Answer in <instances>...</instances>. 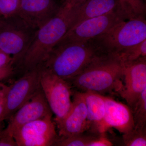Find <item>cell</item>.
Listing matches in <instances>:
<instances>
[{
  "mask_svg": "<svg viewBox=\"0 0 146 146\" xmlns=\"http://www.w3.org/2000/svg\"><path fill=\"white\" fill-rule=\"evenodd\" d=\"M73 9L64 2L58 13L36 30L18 66L24 73L42 66L53 48L71 28Z\"/></svg>",
  "mask_w": 146,
  "mask_h": 146,
  "instance_id": "obj_1",
  "label": "cell"
},
{
  "mask_svg": "<svg viewBox=\"0 0 146 146\" xmlns=\"http://www.w3.org/2000/svg\"><path fill=\"white\" fill-rule=\"evenodd\" d=\"M124 68L114 55L102 54L68 81L72 87L82 92L91 91L102 95L115 90L118 93L122 86Z\"/></svg>",
  "mask_w": 146,
  "mask_h": 146,
  "instance_id": "obj_2",
  "label": "cell"
},
{
  "mask_svg": "<svg viewBox=\"0 0 146 146\" xmlns=\"http://www.w3.org/2000/svg\"><path fill=\"white\" fill-rule=\"evenodd\" d=\"M92 39L56 45L42 65L44 69L68 80L81 72L102 54Z\"/></svg>",
  "mask_w": 146,
  "mask_h": 146,
  "instance_id": "obj_3",
  "label": "cell"
},
{
  "mask_svg": "<svg viewBox=\"0 0 146 146\" xmlns=\"http://www.w3.org/2000/svg\"><path fill=\"white\" fill-rule=\"evenodd\" d=\"M146 39L145 17L123 20L92 39L102 53L115 54Z\"/></svg>",
  "mask_w": 146,
  "mask_h": 146,
  "instance_id": "obj_4",
  "label": "cell"
},
{
  "mask_svg": "<svg viewBox=\"0 0 146 146\" xmlns=\"http://www.w3.org/2000/svg\"><path fill=\"white\" fill-rule=\"evenodd\" d=\"M36 30L18 14L0 18V50L12 56L14 65L21 62Z\"/></svg>",
  "mask_w": 146,
  "mask_h": 146,
  "instance_id": "obj_5",
  "label": "cell"
},
{
  "mask_svg": "<svg viewBox=\"0 0 146 146\" xmlns=\"http://www.w3.org/2000/svg\"><path fill=\"white\" fill-rule=\"evenodd\" d=\"M40 86L49 106L55 116L56 125L60 123L70 111L72 100V87L68 80L61 78L43 68Z\"/></svg>",
  "mask_w": 146,
  "mask_h": 146,
  "instance_id": "obj_6",
  "label": "cell"
},
{
  "mask_svg": "<svg viewBox=\"0 0 146 146\" xmlns=\"http://www.w3.org/2000/svg\"><path fill=\"white\" fill-rule=\"evenodd\" d=\"M42 66L24 73L10 86L3 89L4 109L1 121L9 119L34 96L41 87L40 76Z\"/></svg>",
  "mask_w": 146,
  "mask_h": 146,
  "instance_id": "obj_7",
  "label": "cell"
},
{
  "mask_svg": "<svg viewBox=\"0 0 146 146\" xmlns=\"http://www.w3.org/2000/svg\"><path fill=\"white\" fill-rule=\"evenodd\" d=\"M126 20L119 10L87 19L70 29L56 45L87 42L104 34L120 21Z\"/></svg>",
  "mask_w": 146,
  "mask_h": 146,
  "instance_id": "obj_8",
  "label": "cell"
},
{
  "mask_svg": "<svg viewBox=\"0 0 146 146\" xmlns=\"http://www.w3.org/2000/svg\"><path fill=\"white\" fill-rule=\"evenodd\" d=\"M52 115L27 123L12 133L18 146H54L58 137Z\"/></svg>",
  "mask_w": 146,
  "mask_h": 146,
  "instance_id": "obj_9",
  "label": "cell"
},
{
  "mask_svg": "<svg viewBox=\"0 0 146 146\" xmlns=\"http://www.w3.org/2000/svg\"><path fill=\"white\" fill-rule=\"evenodd\" d=\"M124 67V82L118 93L131 108L146 89V57Z\"/></svg>",
  "mask_w": 146,
  "mask_h": 146,
  "instance_id": "obj_10",
  "label": "cell"
},
{
  "mask_svg": "<svg viewBox=\"0 0 146 146\" xmlns=\"http://www.w3.org/2000/svg\"><path fill=\"white\" fill-rule=\"evenodd\" d=\"M50 115H52V112L41 87L29 101L9 119L5 129L12 135L14 131L27 123Z\"/></svg>",
  "mask_w": 146,
  "mask_h": 146,
  "instance_id": "obj_11",
  "label": "cell"
},
{
  "mask_svg": "<svg viewBox=\"0 0 146 146\" xmlns=\"http://www.w3.org/2000/svg\"><path fill=\"white\" fill-rule=\"evenodd\" d=\"M72 104L68 115L58 125V136L68 137L87 131V108L83 92L73 91Z\"/></svg>",
  "mask_w": 146,
  "mask_h": 146,
  "instance_id": "obj_12",
  "label": "cell"
},
{
  "mask_svg": "<svg viewBox=\"0 0 146 146\" xmlns=\"http://www.w3.org/2000/svg\"><path fill=\"white\" fill-rule=\"evenodd\" d=\"M60 7L55 0H21L18 15L37 30L54 17Z\"/></svg>",
  "mask_w": 146,
  "mask_h": 146,
  "instance_id": "obj_13",
  "label": "cell"
},
{
  "mask_svg": "<svg viewBox=\"0 0 146 146\" xmlns=\"http://www.w3.org/2000/svg\"><path fill=\"white\" fill-rule=\"evenodd\" d=\"M104 98L105 113L99 132H106L110 128H114L123 134L134 128V121L130 108L110 97L104 96Z\"/></svg>",
  "mask_w": 146,
  "mask_h": 146,
  "instance_id": "obj_14",
  "label": "cell"
},
{
  "mask_svg": "<svg viewBox=\"0 0 146 146\" xmlns=\"http://www.w3.org/2000/svg\"><path fill=\"white\" fill-rule=\"evenodd\" d=\"M72 7L73 17L71 28L87 19L119 10L118 0H87L81 5Z\"/></svg>",
  "mask_w": 146,
  "mask_h": 146,
  "instance_id": "obj_15",
  "label": "cell"
},
{
  "mask_svg": "<svg viewBox=\"0 0 146 146\" xmlns=\"http://www.w3.org/2000/svg\"><path fill=\"white\" fill-rule=\"evenodd\" d=\"M87 112V131L100 133L105 113V103L104 96L91 91L83 92Z\"/></svg>",
  "mask_w": 146,
  "mask_h": 146,
  "instance_id": "obj_16",
  "label": "cell"
},
{
  "mask_svg": "<svg viewBox=\"0 0 146 146\" xmlns=\"http://www.w3.org/2000/svg\"><path fill=\"white\" fill-rule=\"evenodd\" d=\"M144 0H118L119 9L126 20L145 17L146 5Z\"/></svg>",
  "mask_w": 146,
  "mask_h": 146,
  "instance_id": "obj_17",
  "label": "cell"
},
{
  "mask_svg": "<svg viewBox=\"0 0 146 146\" xmlns=\"http://www.w3.org/2000/svg\"><path fill=\"white\" fill-rule=\"evenodd\" d=\"M112 54L117 56L123 65L146 57V39L139 44Z\"/></svg>",
  "mask_w": 146,
  "mask_h": 146,
  "instance_id": "obj_18",
  "label": "cell"
},
{
  "mask_svg": "<svg viewBox=\"0 0 146 146\" xmlns=\"http://www.w3.org/2000/svg\"><path fill=\"white\" fill-rule=\"evenodd\" d=\"M96 134L86 131L68 137L58 136L54 146H89Z\"/></svg>",
  "mask_w": 146,
  "mask_h": 146,
  "instance_id": "obj_19",
  "label": "cell"
},
{
  "mask_svg": "<svg viewBox=\"0 0 146 146\" xmlns=\"http://www.w3.org/2000/svg\"><path fill=\"white\" fill-rule=\"evenodd\" d=\"M130 108L134 121V128H146V89L142 92L138 100Z\"/></svg>",
  "mask_w": 146,
  "mask_h": 146,
  "instance_id": "obj_20",
  "label": "cell"
},
{
  "mask_svg": "<svg viewBox=\"0 0 146 146\" xmlns=\"http://www.w3.org/2000/svg\"><path fill=\"white\" fill-rule=\"evenodd\" d=\"M123 140L126 146H146V129L133 128L123 133Z\"/></svg>",
  "mask_w": 146,
  "mask_h": 146,
  "instance_id": "obj_21",
  "label": "cell"
},
{
  "mask_svg": "<svg viewBox=\"0 0 146 146\" xmlns=\"http://www.w3.org/2000/svg\"><path fill=\"white\" fill-rule=\"evenodd\" d=\"M21 0H0V18L18 14Z\"/></svg>",
  "mask_w": 146,
  "mask_h": 146,
  "instance_id": "obj_22",
  "label": "cell"
},
{
  "mask_svg": "<svg viewBox=\"0 0 146 146\" xmlns=\"http://www.w3.org/2000/svg\"><path fill=\"white\" fill-rule=\"evenodd\" d=\"M2 122H0V146H18L13 136L5 128L3 129Z\"/></svg>",
  "mask_w": 146,
  "mask_h": 146,
  "instance_id": "obj_23",
  "label": "cell"
},
{
  "mask_svg": "<svg viewBox=\"0 0 146 146\" xmlns=\"http://www.w3.org/2000/svg\"><path fill=\"white\" fill-rule=\"evenodd\" d=\"M113 145L112 141L108 138L106 132L97 133L90 144L89 146H111Z\"/></svg>",
  "mask_w": 146,
  "mask_h": 146,
  "instance_id": "obj_24",
  "label": "cell"
},
{
  "mask_svg": "<svg viewBox=\"0 0 146 146\" xmlns=\"http://www.w3.org/2000/svg\"><path fill=\"white\" fill-rule=\"evenodd\" d=\"M14 72L15 68L13 63L0 68V81L12 76Z\"/></svg>",
  "mask_w": 146,
  "mask_h": 146,
  "instance_id": "obj_25",
  "label": "cell"
},
{
  "mask_svg": "<svg viewBox=\"0 0 146 146\" xmlns=\"http://www.w3.org/2000/svg\"><path fill=\"white\" fill-rule=\"evenodd\" d=\"M11 63H13L12 56L0 50V68Z\"/></svg>",
  "mask_w": 146,
  "mask_h": 146,
  "instance_id": "obj_26",
  "label": "cell"
},
{
  "mask_svg": "<svg viewBox=\"0 0 146 146\" xmlns=\"http://www.w3.org/2000/svg\"><path fill=\"white\" fill-rule=\"evenodd\" d=\"M4 109V94L3 91L1 93H0V122H2L1 121L2 116L3 113Z\"/></svg>",
  "mask_w": 146,
  "mask_h": 146,
  "instance_id": "obj_27",
  "label": "cell"
},
{
  "mask_svg": "<svg viewBox=\"0 0 146 146\" xmlns=\"http://www.w3.org/2000/svg\"><path fill=\"white\" fill-rule=\"evenodd\" d=\"M87 1V0H70L67 3L71 7H75L81 5Z\"/></svg>",
  "mask_w": 146,
  "mask_h": 146,
  "instance_id": "obj_28",
  "label": "cell"
},
{
  "mask_svg": "<svg viewBox=\"0 0 146 146\" xmlns=\"http://www.w3.org/2000/svg\"><path fill=\"white\" fill-rule=\"evenodd\" d=\"M62 1H64V2H68L69 1H70V0H62Z\"/></svg>",
  "mask_w": 146,
  "mask_h": 146,
  "instance_id": "obj_29",
  "label": "cell"
}]
</instances>
